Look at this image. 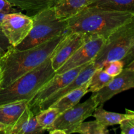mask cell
<instances>
[{"mask_svg":"<svg viewBox=\"0 0 134 134\" xmlns=\"http://www.w3.org/2000/svg\"><path fill=\"white\" fill-rule=\"evenodd\" d=\"M31 17L32 28L23 41L14 47L16 49L31 48L68 33L67 20L59 18L54 8L43 10Z\"/></svg>","mask_w":134,"mask_h":134,"instance_id":"obj_4","label":"cell"},{"mask_svg":"<svg viewBox=\"0 0 134 134\" xmlns=\"http://www.w3.org/2000/svg\"><path fill=\"white\" fill-rule=\"evenodd\" d=\"M132 120H133V121H134V117L133 118H132Z\"/></svg>","mask_w":134,"mask_h":134,"instance_id":"obj_34","label":"cell"},{"mask_svg":"<svg viewBox=\"0 0 134 134\" xmlns=\"http://www.w3.org/2000/svg\"><path fill=\"white\" fill-rule=\"evenodd\" d=\"M103 105L98 106L94 110L92 116L97 121L106 127L120 124L122 120L134 117L133 111L126 109L125 114L118 113L106 111L103 108Z\"/></svg>","mask_w":134,"mask_h":134,"instance_id":"obj_17","label":"cell"},{"mask_svg":"<svg viewBox=\"0 0 134 134\" xmlns=\"http://www.w3.org/2000/svg\"><path fill=\"white\" fill-rule=\"evenodd\" d=\"M55 74L50 57L41 65L26 73L9 86L0 88V105L21 100L29 102Z\"/></svg>","mask_w":134,"mask_h":134,"instance_id":"obj_3","label":"cell"},{"mask_svg":"<svg viewBox=\"0 0 134 134\" xmlns=\"http://www.w3.org/2000/svg\"><path fill=\"white\" fill-rule=\"evenodd\" d=\"M5 13H0V22H1V21L2 20L3 18V16H5Z\"/></svg>","mask_w":134,"mask_h":134,"instance_id":"obj_32","label":"cell"},{"mask_svg":"<svg viewBox=\"0 0 134 134\" xmlns=\"http://www.w3.org/2000/svg\"><path fill=\"white\" fill-rule=\"evenodd\" d=\"M98 105L92 96L82 103H78L74 107L66 110L58 115L54 122L47 131L59 129L65 134L75 132L79 126L86 119L92 116Z\"/></svg>","mask_w":134,"mask_h":134,"instance_id":"obj_6","label":"cell"},{"mask_svg":"<svg viewBox=\"0 0 134 134\" xmlns=\"http://www.w3.org/2000/svg\"><path fill=\"white\" fill-rule=\"evenodd\" d=\"M125 68H130V69H133V70H134V60L133 61H132L131 63H130V64H128V65H126Z\"/></svg>","mask_w":134,"mask_h":134,"instance_id":"obj_30","label":"cell"},{"mask_svg":"<svg viewBox=\"0 0 134 134\" xmlns=\"http://www.w3.org/2000/svg\"><path fill=\"white\" fill-rule=\"evenodd\" d=\"M46 131L41 126L37 120L36 115L31 111L29 106L15 124L7 128L3 133L5 134H38Z\"/></svg>","mask_w":134,"mask_h":134,"instance_id":"obj_13","label":"cell"},{"mask_svg":"<svg viewBox=\"0 0 134 134\" xmlns=\"http://www.w3.org/2000/svg\"><path fill=\"white\" fill-rule=\"evenodd\" d=\"M124 68V65L122 60H113L108 62L103 67L105 71L113 77L120 74Z\"/></svg>","mask_w":134,"mask_h":134,"instance_id":"obj_23","label":"cell"},{"mask_svg":"<svg viewBox=\"0 0 134 134\" xmlns=\"http://www.w3.org/2000/svg\"><path fill=\"white\" fill-rule=\"evenodd\" d=\"M1 79H2V69H1V60H0V87H1Z\"/></svg>","mask_w":134,"mask_h":134,"instance_id":"obj_31","label":"cell"},{"mask_svg":"<svg viewBox=\"0 0 134 134\" xmlns=\"http://www.w3.org/2000/svg\"><path fill=\"white\" fill-rule=\"evenodd\" d=\"M88 81L85 82L83 85L79 87L78 88L65 94V96L58 99L51 107L57 109L61 114L66 110L75 106L79 103L82 97L88 92Z\"/></svg>","mask_w":134,"mask_h":134,"instance_id":"obj_18","label":"cell"},{"mask_svg":"<svg viewBox=\"0 0 134 134\" xmlns=\"http://www.w3.org/2000/svg\"><path fill=\"white\" fill-rule=\"evenodd\" d=\"M13 7L33 16L40 12L54 8L60 0H7Z\"/></svg>","mask_w":134,"mask_h":134,"instance_id":"obj_15","label":"cell"},{"mask_svg":"<svg viewBox=\"0 0 134 134\" xmlns=\"http://www.w3.org/2000/svg\"><path fill=\"white\" fill-rule=\"evenodd\" d=\"M32 26V17L18 12L5 14L0 22L1 32L14 47L23 41Z\"/></svg>","mask_w":134,"mask_h":134,"instance_id":"obj_7","label":"cell"},{"mask_svg":"<svg viewBox=\"0 0 134 134\" xmlns=\"http://www.w3.org/2000/svg\"><path fill=\"white\" fill-rule=\"evenodd\" d=\"M90 36V35L83 33H67L51 56L52 69L55 71L58 70Z\"/></svg>","mask_w":134,"mask_h":134,"instance_id":"obj_11","label":"cell"},{"mask_svg":"<svg viewBox=\"0 0 134 134\" xmlns=\"http://www.w3.org/2000/svg\"><path fill=\"white\" fill-rule=\"evenodd\" d=\"M60 114V113L57 109L49 107L46 109L40 111L35 115L38 123L47 131L53 124Z\"/></svg>","mask_w":134,"mask_h":134,"instance_id":"obj_21","label":"cell"},{"mask_svg":"<svg viewBox=\"0 0 134 134\" xmlns=\"http://www.w3.org/2000/svg\"><path fill=\"white\" fill-rule=\"evenodd\" d=\"M88 6L134 13V0H90Z\"/></svg>","mask_w":134,"mask_h":134,"instance_id":"obj_19","label":"cell"},{"mask_svg":"<svg viewBox=\"0 0 134 134\" xmlns=\"http://www.w3.org/2000/svg\"><path fill=\"white\" fill-rule=\"evenodd\" d=\"M66 34L24 50L12 48L1 59V87L5 88L27 72L41 65L52 55Z\"/></svg>","mask_w":134,"mask_h":134,"instance_id":"obj_1","label":"cell"},{"mask_svg":"<svg viewBox=\"0 0 134 134\" xmlns=\"http://www.w3.org/2000/svg\"><path fill=\"white\" fill-rule=\"evenodd\" d=\"M48 132H49V133L51 134H65V133L64 132V131L59 129L52 130L49 131Z\"/></svg>","mask_w":134,"mask_h":134,"instance_id":"obj_28","label":"cell"},{"mask_svg":"<svg viewBox=\"0 0 134 134\" xmlns=\"http://www.w3.org/2000/svg\"><path fill=\"white\" fill-rule=\"evenodd\" d=\"M121 133L134 134V121L132 119H127L122 120L120 124Z\"/></svg>","mask_w":134,"mask_h":134,"instance_id":"obj_25","label":"cell"},{"mask_svg":"<svg viewBox=\"0 0 134 134\" xmlns=\"http://www.w3.org/2000/svg\"><path fill=\"white\" fill-rule=\"evenodd\" d=\"M133 43L134 14L109 36L93 62L99 68H103L108 62L121 60Z\"/></svg>","mask_w":134,"mask_h":134,"instance_id":"obj_5","label":"cell"},{"mask_svg":"<svg viewBox=\"0 0 134 134\" xmlns=\"http://www.w3.org/2000/svg\"><path fill=\"white\" fill-rule=\"evenodd\" d=\"M13 47L2 32L0 33V60Z\"/></svg>","mask_w":134,"mask_h":134,"instance_id":"obj_24","label":"cell"},{"mask_svg":"<svg viewBox=\"0 0 134 134\" xmlns=\"http://www.w3.org/2000/svg\"><path fill=\"white\" fill-rule=\"evenodd\" d=\"M28 106L26 100L18 101L0 105V122L9 127L12 126L18 120Z\"/></svg>","mask_w":134,"mask_h":134,"instance_id":"obj_14","label":"cell"},{"mask_svg":"<svg viewBox=\"0 0 134 134\" xmlns=\"http://www.w3.org/2000/svg\"><path fill=\"white\" fill-rule=\"evenodd\" d=\"M134 13L118 11L96 6H88L67 20L68 33L96 35L106 39L116 29L128 22Z\"/></svg>","mask_w":134,"mask_h":134,"instance_id":"obj_2","label":"cell"},{"mask_svg":"<svg viewBox=\"0 0 134 134\" xmlns=\"http://www.w3.org/2000/svg\"><path fill=\"white\" fill-rule=\"evenodd\" d=\"M133 113H134V111H133Z\"/></svg>","mask_w":134,"mask_h":134,"instance_id":"obj_35","label":"cell"},{"mask_svg":"<svg viewBox=\"0 0 134 134\" xmlns=\"http://www.w3.org/2000/svg\"><path fill=\"white\" fill-rule=\"evenodd\" d=\"M18 12V10L15 9L7 0H0V13H12Z\"/></svg>","mask_w":134,"mask_h":134,"instance_id":"obj_26","label":"cell"},{"mask_svg":"<svg viewBox=\"0 0 134 134\" xmlns=\"http://www.w3.org/2000/svg\"><path fill=\"white\" fill-rule=\"evenodd\" d=\"M134 88V70L124 68L121 73L115 76L105 87L91 96L98 106L103 105L116 94Z\"/></svg>","mask_w":134,"mask_h":134,"instance_id":"obj_10","label":"cell"},{"mask_svg":"<svg viewBox=\"0 0 134 134\" xmlns=\"http://www.w3.org/2000/svg\"><path fill=\"white\" fill-rule=\"evenodd\" d=\"M75 133L81 134H107L109 131L107 127L105 126L96 120L94 121L83 122L81 123Z\"/></svg>","mask_w":134,"mask_h":134,"instance_id":"obj_22","label":"cell"},{"mask_svg":"<svg viewBox=\"0 0 134 134\" xmlns=\"http://www.w3.org/2000/svg\"><path fill=\"white\" fill-rule=\"evenodd\" d=\"M113 78L107 74L103 68H98L89 80L88 92H96L106 86Z\"/></svg>","mask_w":134,"mask_h":134,"instance_id":"obj_20","label":"cell"},{"mask_svg":"<svg viewBox=\"0 0 134 134\" xmlns=\"http://www.w3.org/2000/svg\"><path fill=\"white\" fill-rule=\"evenodd\" d=\"M0 33H1V27H0Z\"/></svg>","mask_w":134,"mask_h":134,"instance_id":"obj_33","label":"cell"},{"mask_svg":"<svg viewBox=\"0 0 134 134\" xmlns=\"http://www.w3.org/2000/svg\"><path fill=\"white\" fill-rule=\"evenodd\" d=\"M98 69V67L94 64V62H91L89 64H88L82 70L80 71L77 75V77L70 82L68 84V85L62 88L61 90H59L58 92H56L50 96L49 98H47L45 101L43 102L39 106L38 108L37 113L39 112L41 110L46 109L48 108L51 107L52 104L55 103L58 99L61 98L65 94H68V93L71 92L73 90H75V89L78 88L79 87L83 85L85 82H88L90 80V77L92 75L93 73H94L96 69ZM36 114V115H37Z\"/></svg>","mask_w":134,"mask_h":134,"instance_id":"obj_12","label":"cell"},{"mask_svg":"<svg viewBox=\"0 0 134 134\" xmlns=\"http://www.w3.org/2000/svg\"><path fill=\"white\" fill-rule=\"evenodd\" d=\"M89 2L90 0H60L54 9L59 18L68 20L87 7Z\"/></svg>","mask_w":134,"mask_h":134,"instance_id":"obj_16","label":"cell"},{"mask_svg":"<svg viewBox=\"0 0 134 134\" xmlns=\"http://www.w3.org/2000/svg\"><path fill=\"white\" fill-rule=\"evenodd\" d=\"M7 128H8L7 126L3 124V123L0 122V133H3V132L5 131Z\"/></svg>","mask_w":134,"mask_h":134,"instance_id":"obj_29","label":"cell"},{"mask_svg":"<svg viewBox=\"0 0 134 134\" xmlns=\"http://www.w3.org/2000/svg\"><path fill=\"white\" fill-rule=\"evenodd\" d=\"M106 39L100 35H90L87 41L71 56L70 58L56 71L62 73L70 69L86 65L94 61L102 48Z\"/></svg>","mask_w":134,"mask_h":134,"instance_id":"obj_9","label":"cell"},{"mask_svg":"<svg viewBox=\"0 0 134 134\" xmlns=\"http://www.w3.org/2000/svg\"><path fill=\"white\" fill-rule=\"evenodd\" d=\"M87 64L70 69L64 73H56L45 85L42 86L32 99L28 102V106L31 111L36 115L39 106L44 101L70 83Z\"/></svg>","mask_w":134,"mask_h":134,"instance_id":"obj_8","label":"cell"},{"mask_svg":"<svg viewBox=\"0 0 134 134\" xmlns=\"http://www.w3.org/2000/svg\"><path fill=\"white\" fill-rule=\"evenodd\" d=\"M122 61L123 64H124V68H125L126 65H128L130 63L132 62V61L134 60V43L133 45L130 47L128 51L127 52V53L126 54V55L124 56V57L122 59Z\"/></svg>","mask_w":134,"mask_h":134,"instance_id":"obj_27","label":"cell"}]
</instances>
